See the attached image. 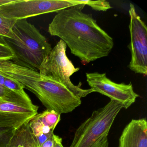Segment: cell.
Wrapping results in <instances>:
<instances>
[{
	"label": "cell",
	"mask_w": 147,
	"mask_h": 147,
	"mask_svg": "<svg viewBox=\"0 0 147 147\" xmlns=\"http://www.w3.org/2000/svg\"><path fill=\"white\" fill-rule=\"evenodd\" d=\"M82 10L74 7L60 11L49 25L48 31L60 38L85 64L107 56L114 43L112 38Z\"/></svg>",
	"instance_id": "cell-1"
},
{
	"label": "cell",
	"mask_w": 147,
	"mask_h": 147,
	"mask_svg": "<svg viewBox=\"0 0 147 147\" xmlns=\"http://www.w3.org/2000/svg\"><path fill=\"white\" fill-rule=\"evenodd\" d=\"M0 43L11 50L12 61L36 71L52 49L45 36L26 19L17 20L10 37L0 36Z\"/></svg>",
	"instance_id": "cell-2"
},
{
	"label": "cell",
	"mask_w": 147,
	"mask_h": 147,
	"mask_svg": "<svg viewBox=\"0 0 147 147\" xmlns=\"http://www.w3.org/2000/svg\"><path fill=\"white\" fill-rule=\"evenodd\" d=\"M123 108L121 103L111 100L94 111L76 130L69 147H109V131Z\"/></svg>",
	"instance_id": "cell-3"
},
{
	"label": "cell",
	"mask_w": 147,
	"mask_h": 147,
	"mask_svg": "<svg viewBox=\"0 0 147 147\" xmlns=\"http://www.w3.org/2000/svg\"><path fill=\"white\" fill-rule=\"evenodd\" d=\"M67 47L65 43L61 39L41 64L39 74L42 78L63 85L81 99L94 91L92 88L82 89L81 83L76 86L70 80V76L80 68H76L68 58L66 53Z\"/></svg>",
	"instance_id": "cell-4"
},
{
	"label": "cell",
	"mask_w": 147,
	"mask_h": 147,
	"mask_svg": "<svg viewBox=\"0 0 147 147\" xmlns=\"http://www.w3.org/2000/svg\"><path fill=\"white\" fill-rule=\"evenodd\" d=\"M86 5L79 0H13L0 7V13L5 18L19 20L42 14L58 12L63 9Z\"/></svg>",
	"instance_id": "cell-5"
},
{
	"label": "cell",
	"mask_w": 147,
	"mask_h": 147,
	"mask_svg": "<svg viewBox=\"0 0 147 147\" xmlns=\"http://www.w3.org/2000/svg\"><path fill=\"white\" fill-rule=\"evenodd\" d=\"M32 92L47 109L61 115L71 112L82 103L80 98L63 85L42 77L36 81Z\"/></svg>",
	"instance_id": "cell-6"
},
{
	"label": "cell",
	"mask_w": 147,
	"mask_h": 147,
	"mask_svg": "<svg viewBox=\"0 0 147 147\" xmlns=\"http://www.w3.org/2000/svg\"><path fill=\"white\" fill-rule=\"evenodd\" d=\"M131 60L129 67L136 74H147V27L136 11L133 4L129 9Z\"/></svg>",
	"instance_id": "cell-7"
},
{
	"label": "cell",
	"mask_w": 147,
	"mask_h": 147,
	"mask_svg": "<svg viewBox=\"0 0 147 147\" xmlns=\"http://www.w3.org/2000/svg\"><path fill=\"white\" fill-rule=\"evenodd\" d=\"M86 80L91 88L122 104L123 108L128 109L139 97L133 90L132 84L117 83L106 76V74L98 72L86 73Z\"/></svg>",
	"instance_id": "cell-8"
},
{
	"label": "cell",
	"mask_w": 147,
	"mask_h": 147,
	"mask_svg": "<svg viewBox=\"0 0 147 147\" xmlns=\"http://www.w3.org/2000/svg\"><path fill=\"white\" fill-rule=\"evenodd\" d=\"M61 116L54 111L46 109L30 120V129L40 146L54 134L55 128L61 120Z\"/></svg>",
	"instance_id": "cell-9"
},
{
	"label": "cell",
	"mask_w": 147,
	"mask_h": 147,
	"mask_svg": "<svg viewBox=\"0 0 147 147\" xmlns=\"http://www.w3.org/2000/svg\"><path fill=\"white\" fill-rule=\"evenodd\" d=\"M118 147H147V122L145 118L132 119L125 127Z\"/></svg>",
	"instance_id": "cell-10"
},
{
	"label": "cell",
	"mask_w": 147,
	"mask_h": 147,
	"mask_svg": "<svg viewBox=\"0 0 147 147\" xmlns=\"http://www.w3.org/2000/svg\"><path fill=\"white\" fill-rule=\"evenodd\" d=\"M29 122L16 131L8 147H41L30 129Z\"/></svg>",
	"instance_id": "cell-11"
},
{
	"label": "cell",
	"mask_w": 147,
	"mask_h": 147,
	"mask_svg": "<svg viewBox=\"0 0 147 147\" xmlns=\"http://www.w3.org/2000/svg\"><path fill=\"white\" fill-rule=\"evenodd\" d=\"M36 114L0 111V127L18 129Z\"/></svg>",
	"instance_id": "cell-12"
},
{
	"label": "cell",
	"mask_w": 147,
	"mask_h": 147,
	"mask_svg": "<svg viewBox=\"0 0 147 147\" xmlns=\"http://www.w3.org/2000/svg\"><path fill=\"white\" fill-rule=\"evenodd\" d=\"M0 111L22 113H38V111L0 99Z\"/></svg>",
	"instance_id": "cell-13"
},
{
	"label": "cell",
	"mask_w": 147,
	"mask_h": 147,
	"mask_svg": "<svg viewBox=\"0 0 147 147\" xmlns=\"http://www.w3.org/2000/svg\"><path fill=\"white\" fill-rule=\"evenodd\" d=\"M17 20L5 18L0 13V36L9 37Z\"/></svg>",
	"instance_id": "cell-14"
},
{
	"label": "cell",
	"mask_w": 147,
	"mask_h": 147,
	"mask_svg": "<svg viewBox=\"0 0 147 147\" xmlns=\"http://www.w3.org/2000/svg\"><path fill=\"white\" fill-rule=\"evenodd\" d=\"M17 130L0 127V147H8Z\"/></svg>",
	"instance_id": "cell-15"
},
{
	"label": "cell",
	"mask_w": 147,
	"mask_h": 147,
	"mask_svg": "<svg viewBox=\"0 0 147 147\" xmlns=\"http://www.w3.org/2000/svg\"><path fill=\"white\" fill-rule=\"evenodd\" d=\"M86 5L90 7L93 10L100 11H106L112 8L110 3L106 1H83Z\"/></svg>",
	"instance_id": "cell-16"
},
{
	"label": "cell",
	"mask_w": 147,
	"mask_h": 147,
	"mask_svg": "<svg viewBox=\"0 0 147 147\" xmlns=\"http://www.w3.org/2000/svg\"><path fill=\"white\" fill-rule=\"evenodd\" d=\"M5 76V80L4 86L10 90L18 91V92H22L24 91V88L23 86L17 81L10 77Z\"/></svg>",
	"instance_id": "cell-17"
},
{
	"label": "cell",
	"mask_w": 147,
	"mask_h": 147,
	"mask_svg": "<svg viewBox=\"0 0 147 147\" xmlns=\"http://www.w3.org/2000/svg\"><path fill=\"white\" fill-rule=\"evenodd\" d=\"M13 55L9 48L0 43V60H12Z\"/></svg>",
	"instance_id": "cell-18"
},
{
	"label": "cell",
	"mask_w": 147,
	"mask_h": 147,
	"mask_svg": "<svg viewBox=\"0 0 147 147\" xmlns=\"http://www.w3.org/2000/svg\"><path fill=\"white\" fill-rule=\"evenodd\" d=\"M55 134H53L45 142L43 143L41 147H55Z\"/></svg>",
	"instance_id": "cell-19"
},
{
	"label": "cell",
	"mask_w": 147,
	"mask_h": 147,
	"mask_svg": "<svg viewBox=\"0 0 147 147\" xmlns=\"http://www.w3.org/2000/svg\"><path fill=\"white\" fill-rule=\"evenodd\" d=\"M55 147H64L62 144V139L59 136L55 135Z\"/></svg>",
	"instance_id": "cell-20"
},
{
	"label": "cell",
	"mask_w": 147,
	"mask_h": 147,
	"mask_svg": "<svg viewBox=\"0 0 147 147\" xmlns=\"http://www.w3.org/2000/svg\"><path fill=\"white\" fill-rule=\"evenodd\" d=\"M13 0H0V7L11 2Z\"/></svg>",
	"instance_id": "cell-21"
}]
</instances>
